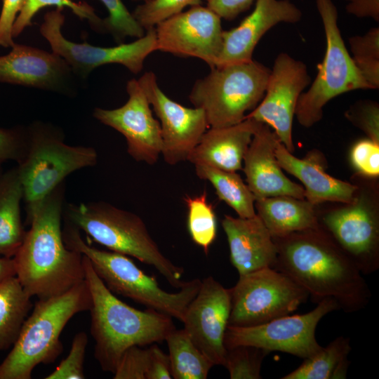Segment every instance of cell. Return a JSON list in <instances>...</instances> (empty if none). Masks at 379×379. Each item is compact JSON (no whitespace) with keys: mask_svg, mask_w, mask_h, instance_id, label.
<instances>
[{"mask_svg":"<svg viewBox=\"0 0 379 379\" xmlns=\"http://www.w3.org/2000/svg\"><path fill=\"white\" fill-rule=\"evenodd\" d=\"M274 240L277 246L274 269L303 288L314 302L331 298L348 313L368 304L371 292L363 274L319 227Z\"/></svg>","mask_w":379,"mask_h":379,"instance_id":"6da1fadb","label":"cell"},{"mask_svg":"<svg viewBox=\"0 0 379 379\" xmlns=\"http://www.w3.org/2000/svg\"><path fill=\"white\" fill-rule=\"evenodd\" d=\"M65 220L109 251L153 266L173 287L180 288L185 270L166 258L138 215L104 201L69 204Z\"/></svg>","mask_w":379,"mask_h":379,"instance_id":"5b68a950","label":"cell"},{"mask_svg":"<svg viewBox=\"0 0 379 379\" xmlns=\"http://www.w3.org/2000/svg\"><path fill=\"white\" fill-rule=\"evenodd\" d=\"M196 175L208 181L218 198L230 206L240 218L256 215L255 197L236 171H226L205 164H195Z\"/></svg>","mask_w":379,"mask_h":379,"instance_id":"f1b7e54d","label":"cell"},{"mask_svg":"<svg viewBox=\"0 0 379 379\" xmlns=\"http://www.w3.org/2000/svg\"><path fill=\"white\" fill-rule=\"evenodd\" d=\"M172 378L206 379L213 362L194 345L185 330L175 329L165 340Z\"/></svg>","mask_w":379,"mask_h":379,"instance_id":"f546056e","label":"cell"},{"mask_svg":"<svg viewBox=\"0 0 379 379\" xmlns=\"http://www.w3.org/2000/svg\"><path fill=\"white\" fill-rule=\"evenodd\" d=\"M221 18L207 6L190 7L154 27L157 51L215 67L222 46Z\"/></svg>","mask_w":379,"mask_h":379,"instance_id":"5bb4252c","label":"cell"},{"mask_svg":"<svg viewBox=\"0 0 379 379\" xmlns=\"http://www.w3.org/2000/svg\"><path fill=\"white\" fill-rule=\"evenodd\" d=\"M3 175L2 170H1V165L0 164V179Z\"/></svg>","mask_w":379,"mask_h":379,"instance_id":"c3c4849f","label":"cell"},{"mask_svg":"<svg viewBox=\"0 0 379 379\" xmlns=\"http://www.w3.org/2000/svg\"><path fill=\"white\" fill-rule=\"evenodd\" d=\"M256 0H206V6L221 19L232 20L247 11Z\"/></svg>","mask_w":379,"mask_h":379,"instance_id":"7bdbcfd3","label":"cell"},{"mask_svg":"<svg viewBox=\"0 0 379 379\" xmlns=\"http://www.w3.org/2000/svg\"><path fill=\"white\" fill-rule=\"evenodd\" d=\"M91 305L85 280L62 294L38 299L0 364V379H30L36 366L54 362L62 352L60 336L63 328L73 316L90 310Z\"/></svg>","mask_w":379,"mask_h":379,"instance_id":"277c9868","label":"cell"},{"mask_svg":"<svg viewBox=\"0 0 379 379\" xmlns=\"http://www.w3.org/2000/svg\"><path fill=\"white\" fill-rule=\"evenodd\" d=\"M27 145V126L0 127V164L8 161L20 163L26 154Z\"/></svg>","mask_w":379,"mask_h":379,"instance_id":"f35d334b","label":"cell"},{"mask_svg":"<svg viewBox=\"0 0 379 379\" xmlns=\"http://www.w3.org/2000/svg\"><path fill=\"white\" fill-rule=\"evenodd\" d=\"M314 205L305 199L277 196L258 199L256 214L273 238L319 227Z\"/></svg>","mask_w":379,"mask_h":379,"instance_id":"d4e9b609","label":"cell"},{"mask_svg":"<svg viewBox=\"0 0 379 379\" xmlns=\"http://www.w3.org/2000/svg\"><path fill=\"white\" fill-rule=\"evenodd\" d=\"M230 291L228 325L241 327L260 325L291 314L310 296L288 275L272 267L239 275Z\"/></svg>","mask_w":379,"mask_h":379,"instance_id":"30bf717a","label":"cell"},{"mask_svg":"<svg viewBox=\"0 0 379 379\" xmlns=\"http://www.w3.org/2000/svg\"><path fill=\"white\" fill-rule=\"evenodd\" d=\"M351 161L360 173L370 176L379 174V143L363 140L353 147Z\"/></svg>","mask_w":379,"mask_h":379,"instance_id":"60d3db41","label":"cell"},{"mask_svg":"<svg viewBox=\"0 0 379 379\" xmlns=\"http://www.w3.org/2000/svg\"><path fill=\"white\" fill-rule=\"evenodd\" d=\"M133 1H140V2H142V3H145V2L149 1H150V0H133Z\"/></svg>","mask_w":379,"mask_h":379,"instance_id":"7dc6e473","label":"cell"},{"mask_svg":"<svg viewBox=\"0 0 379 379\" xmlns=\"http://www.w3.org/2000/svg\"><path fill=\"white\" fill-rule=\"evenodd\" d=\"M151 366L147 379H171L168 354L153 344L151 347Z\"/></svg>","mask_w":379,"mask_h":379,"instance_id":"ee69618b","label":"cell"},{"mask_svg":"<svg viewBox=\"0 0 379 379\" xmlns=\"http://www.w3.org/2000/svg\"><path fill=\"white\" fill-rule=\"evenodd\" d=\"M150 105L159 119L166 163L175 165L187 159L209 128L203 109L187 107L173 100L159 87L152 72L138 79Z\"/></svg>","mask_w":379,"mask_h":379,"instance_id":"9a60e30c","label":"cell"},{"mask_svg":"<svg viewBox=\"0 0 379 379\" xmlns=\"http://www.w3.org/2000/svg\"><path fill=\"white\" fill-rule=\"evenodd\" d=\"M13 276H15V265L13 258L0 256V284Z\"/></svg>","mask_w":379,"mask_h":379,"instance_id":"bcb514c9","label":"cell"},{"mask_svg":"<svg viewBox=\"0 0 379 379\" xmlns=\"http://www.w3.org/2000/svg\"><path fill=\"white\" fill-rule=\"evenodd\" d=\"M23 190L17 166L3 173L0 179V256L13 258L26 231L20 211Z\"/></svg>","mask_w":379,"mask_h":379,"instance_id":"484cf974","label":"cell"},{"mask_svg":"<svg viewBox=\"0 0 379 379\" xmlns=\"http://www.w3.org/2000/svg\"><path fill=\"white\" fill-rule=\"evenodd\" d=\"M346 117L363 130L370 140L379 143V108L377 102L361 101L347 111Z\"/></svg>","mask_w":379,"mask_h":379,"instance_id":"ab89813d","label":"cell"},{"mask_svg":"<svg viewBox=\"0 0 379 379\" xmlns=\"http://www.w3.org/2000/svg\"><path fill=\"white\" fill-rule=\"evenodd\" d=\"M31 298L16 276L0 284V352L16 341L32 308Z\"/></svg>","mask_w":379,"mask_h":379,"instance_id":"83f0119b","label":"cell"},{"mask_svg":"<svg viewBox=\"0 0 379 379\" xmlns=\"http://www.w3.org/2000/svg\"><path fill=\"white\" fill-rule=\"evenodd\" d=\"M337 310L340 307L333 299L325 298L305 314H288L253 326L228 325L224 345L226 350L250 345L307 359L322 348L315 337L317 324L325 315Z\"/></svg>","mask_w":379,"mask_h":379,"instance_id":"7c38bea8","label":"cell"},{"mask_svg":"<svg viewBox=\"0 0 379 379\" xmlns=\"http://www.w3.org/2000/svg\"><path fill=\"white\" fill-rule=\"evenodd\" d=\"M262 123L252 119L227 127L208 128L187 161L226 171L242 169L244 157Z\"/></svg>","mask_w":379,"mask_h":379,"instance_id":"603a6c76","label":"cell"},{"mask_svg":"<svg viewBox=\"0 0 379 379\" xmlns=\"http://www.w3.org/2000/svg\"><path fill=\"white\" fill-rule=\"evenodd\" d=\"M270 72L253 60L215 67L194 82L189 100L203 109L209 128L237 124L262 100Z\"/></svg>","mask_w":379,"mask_h":379,"instance_id":"ba28073f","label":"cell"},{"mask_svg":"<svg viewBox=\"0 0 379 379\" xmlns=\"http://www.w3.org/2000/svg\"><path fill=\"white\" fill-rule=\"evenodd\" d=\"M128 100L115 109H94L93 116L102 124L120 133L127 152L136 161L149 165L157 162L162 140L159 121L153 116L148 98L138 79L127 81Z\"/></svg>","mask_w":379,"mask_h":379,"instance_id":"2e32d148","label":"cell"},{"mask_svg":"<svg viewBox=\"0 0 379 379\" xmlns=\"http://www.w3.org/2000/svg\"><path fill=\"white\" fill-rule=\"evenodd\" d=\"M326 41L324 59L309 89L300 95L295 115L310 128L323 117V107L335 97L359 89H371L354 65L338 25V8L332 0H316Z\"/></svg>","mask_w":379,"mask_h":379,"instance_id":"9c48e42d","label":"cell"},{"mask_svg":"<svg viewBox=\"0 0 379 379\" xmlns=\"http://www.w3.org/2000/svg\"><path fill=\"white\" fill-rule=\"evenodd\" d=\"M353 62L371 89L379 88V28L349 39Z\"/></svg>","mask_w":379,"mask_h":379,"instance_id":"d6a6232c","label":"cell"},{"mask_svg":"<svg viewBox=\"0 0 379 379\" xmlns=\"http://www.w3.org/2000/svg\"><path fill=\"white\" fill-rule=\"evenodd\" d=\"M278 141L267 124H262L255 131L243 159L247 185L255 200L277 196L305 199L304 188L289 180L277 161L274 150Z\"/></svg>","mask_w":379,"mask_h":379,"instance_id":"44dd1931","label":"cell"},{"mask_svg":"<svg viewBox=\"0 0 379 379\" xmlns=\"http://www.w3.org/2000/svg\"><path fill=\"white\" fill-rule=\"evenodd\" d=\"M204 0H150L136 6L132 13L145 30L154 28L161 22L183 11L190 6L201 5Z\"/></svg>","mask_w":379,"mask_h":379,"instance_id":"d590c367","label":"cell"},{"mask_svg":"<svg viewBox=\"0 0 379 379\" xmlns=\"http://www.w3.org/2000/svg\"><path fill=\"white\" fill-rule=\"evenodd\" d=\"M346 204L325 214L323 226L361 272L370 274L379 269L378 218L361 197Z\"/></svg>","mask_w":379,"mask_h":379,"instance_id":"e0dca14e","label":"cell"},{"mask_svg":"<svg viewBox=\"0 0 379 379\" xmlns=\"http://www.w3.org/2000/svg\"><path fill=\"white\" fill-rule=\"evenodd\" d=\"M51 6L62 9L67 7L81 20H87L95 30L103 31L102 19L96 15L93 8L85 1L26 0L13 26L12 35L13 39L18 37L26 28L32 25L33 18L41 9Z\"/></svg>","mask_w":379,"mask_h":379,"instance_id":"1f68e13d","label":"cell"},{"mask_svg":"<svg viewBox=\"0 0 379 379\" xmlns=\"http://www.w3.org/2000/svg\"><path fill=\"white\" fill-rule=\"evenodd\" d=\"M108 12L102 19L103 31L111 34L117 41L126 37L140 38L145 30L138 23L122 0H100Z\"/></svg>","mask_w":379,"mask_h":379,"instance_id":"e575fe53","label":"cell"},{"mask_svg":"<svg viewBox=\"0 0 379 379\" xmlns=\"http://www.w3.org/2000/svg\"><path fill=\"white\" fill-rule=\"evenodd\" d=\"M302 16L290 0H256L253 11L237 27L223 30L215 67L252 60L257 44L268 30L281 22L296 23Z\"/></svg>","mask_w":379,"mask_h":379,"instance_id":"ffe728a7","label":"cell"},{"mask_svg":"<svg viewBox=\"0 0 379 379\" xmlns=\"http://www.w3.org/2000/svg\"><path fill=\"white\" fill-rule=\"evenodd\" d=\"M82 261L92 298L89 311L91 334L95 342L94 356L103 371L114 373L128 348L162 342L175 327L168 315L149 308L139 310L118 299L84 255Z\"/></svg>","mask_w":379,"mask_h":379,"instance_id":"3957f363","label":"cell"},{"mask_svg":"<svg viewBox=\"0 0 379 379\" xmlns=\"http://www.w3.org/2000/svg\"><path fill=\"white\" fill-rule=\"evenodd\" d=\"M62 236L68 248L89 259L97 275L112 293L183 321L201 280L185 281L178 291L168 292L159 286L154 277L145 274L128 255L92 246L81 238L80 230L67 222Z\"/></svg>","mask_w":379,"mask_h":379,"instance_id":"8992f818","label":"cell"},{"mask_svg":"<svg viewBox=\"0 0 379 379\" xmlns=\"http://www.w3.org/2000/svg\"><path fill=\"white\" fill-rule=\"evenodd\" d=\"M347 1H352V0H347Z\"/></svg>","mask_w":379,"mask_h":379,"instance_id":"681fc988","label":"cell"},{"mask_svg":"<svg viewBox=\"0 0 379 379\" xmlns=\"http://www.w3.org/2000/svg\"><path fill=\"white\" fill-rule=\"evenodd\" d=\"M187 208V230L192 241L206 254L217 234V221L213 205L206 190L199 195L183 197Z\"/></svg>","mask_w":379,"mask_h":379,"instance_id":"4dcf8cb0","label":"cell"},{"mask_svg":"<svg viewBox=\"0 0 379 379\" xmlns=\"http://www.w3.org/2000/svg\"><path fill=\"white\" fill-rule=\"evenodd\" d=\"M88 336L85 332L77 333L72 342L68 355L46 379H84V363Z\"/></svg>","mask_w":379,"mask_h":379,"instance_id":"8d00e7d4","label":"cell"},{"mask_svg":"<svg viewBox=\"0 0 379 379\" xmlns=\"http://www.w3.org/2000/svg\"><path fill=\"white\" fill-rule=\"evenodd\" d=\"M265 350L250 345H237L227 349L223 365L231 379L261 378L260 369Z\"/></svg>","mask_w":379,"mask_h":379,"instance_id":"836d02e7","label":"cell"},{"mask_svg":"<svg viewBox=\"0 0 379 379\" xmlns=\"http://www.w3.org/2000/svg\"><path fill=\"white\" fill-rule=\"evenodd\" d=\"M275 156L280 167L304 185L305 199L314 206L325 201L351 203L357 187L327 174L320 154L311 152L304 159L295 157L278 141Z\"/></svg>","mask_w":379,"mask_h":379,"instance_id":"cb8c5ba5","label":"cell"},{"mask_svg":"<svg viewBox=\"0 0 379 379\" xmlns=\"http://www.w3.org/2000/svg\"><path fill=\"white\" fill-rule=\"evenodd\" d=\"M231 311L230 288L213 277L201 280L182 323L194 345L213 362L223 365L227 350L224 337Z\"/></svg>","mask_w":379,"mask_h":379,"instance_id":"ac0fdd59","label":"cell"},{"mask_svg":"<svg viewBox=\"0 0 379 379\" xmlns=\"http://www.w3.org/2000/svg\"><path fill=\"white\" fill-rule=\"evenodd\" d=\"M310 83L306 65L286 53H280L270 69L262 100L245 119L268 125L280 142L292 153L294 151L292 126L296 105Z\"/></svg>","mask_w":379,"mask_h":379,"instance_id":"4fadbf2b","label":"cell"},{"mask_svg":"<svg viewBox=\"0 0 379 379\" xmlns=\"http://www.w3.org/2000/svg\"><path fill=\"white\" fill-rule=\"evenodd\" d=\"M65 182L55 188L27 220L30 225L13 258L15 276L38 299L59 295L85 280L82 254L68 248L61 228Z\"/></svg>","mask_w":379,"mask_h":379,"instance_id":"7a4b0ae2","label":"cell"},{"mask_svg":"<svg viewBox=\"0 0 379 379\" xmlns=\"http://www.w3.org/2000/svg\"><path fill=\"white\" fill-rule=\"evenodd\" d=\"M230 248L232 265L239 275L265 267L274 268L277 246L260 218H234L225 215L222 220Z\"/></svg>","mask_w":379,"mask_h":379,"instance_id":"7402d4cb","label":"cell"},{"mask_svg":"<svg viewBox=\"0 0 379 379\" xmlns=\"http://www.w3.org/2000/svg\"><path fill=\"white\" fill-rule=\"evenodd\" d=\"M352 350L349 338L340 336L304 361L282 379H344Z\"/></svg>","mask_w":379,"mask_h":379,"instance_id":"4316f807","label":"cell"},{"mask_svg":"<svg viewBox=\"0 0 379 379\" xmlns=\"http://www.w3.org/2000/svg\"><path fill=\"white\" fill-rule=\"evenodd\" d=\"M11 48L0 56V82L69 96L77 92L79 79L60 55L15 43Z\"/></svg>","mask_w":379,"mask_h":379,"instance_id":"d6986e66","label":"cell"},{"mask_svg":"<svg viewBox=\"0 0 379 379\" xmlns=\"http://www.w3.org/2000/svg\"><path fill=\"white\" fill-rule=\"evenodd\" d=\"M133 345L128 348L121 357L114 379H147L151 366V349H143Z\"/></svg>","mask_w":379,"mask_h":379,"instance_id":"74e56055","label":"cell"},{"mask_svg":"<svg viewBox=\"0 0 379 379\" xmlns=\"http://www.w3.org/2000/svg\"><path fill=\"white\" fill-rule=\"evenodd\" d=\"M26 0H3L0 13V46L11 48L14 44L12 29L14 22Z\"/></svg>","mask_w":379,"mask_h":379,"instance_id":"b9f144b4","label":"cell"},{"mask_svg":"<svg viewBox=\"0 0 379 379\" xmlns=\"http://www.w3.org/2000/svg\"><path fill=\"white\" fill-rule=\"evenodd\" d=\"M62 8H56L47 12L40 25L39 32L48 42L51 51L62 58L80 79H86L95 68L102 65L118 64L133 74L143 68L146 58L157 51L154 28L131 43L102 47L86 42L77 43L67 39L62 33L65 22Z\"/></svg>","mask_w":379,"mask_h":379,"instance_id":"8fae6325","label":"cell"},{"mask_svg":"<svg viewBox=\"0 0 379 379\" xmlns=\"http://www.w3.org/2000/svg\"><path fill=\"white\" fill-rule=\"evenodd\" d=\"M27 130V152L17 166L27 220L67 175L93 166L98 161V153L93 147L66 144L63 133L50 124L34 121Z\"/></svg>","mask_w":379,"mask_h":379,"instance_id":"52a82bcc","label":"cell"},{"mask_svg":"<svg viewBox=\"0 0 379 379\" xmlns=\"http://www.w3.org/2000/svg\"><path fill=\"white\" fill-rule=\"evenodd\" d=\"M345 9L357 18H371L379 21V0H352L348 1Z\"/></svg>","mask_w":379,"mask_h":379,"instance_id":"f6af8a7d","label":"cell"}]
</instances>
